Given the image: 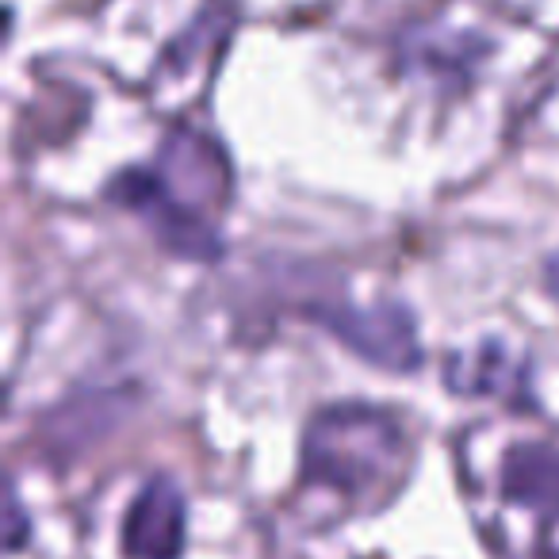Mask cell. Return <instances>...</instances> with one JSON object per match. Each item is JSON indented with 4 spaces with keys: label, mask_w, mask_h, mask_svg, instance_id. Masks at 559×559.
Returning a JSON list of instances; mask_svg holds the SVG:
<instances>
[{
    "label": "cell",
    "mask_w": 559,
    "mask_h": 559,
    "mask_svg": "<svg viewBox=\"0 0 559 559\" xmlns=\"http://www.w3.org/2000/svg\"><path fill=\"white\" fill-rule=\"evenodd\" d=\"M502 490L510 502L559 518V449L528 441L510 449L502 464Z\"/></svg>",
    "instance_id": "obj_5"
},
{
    "label": "cell",
    "mask_w": 559,
    "mask_h": 559,
    "mask_svg": "<svg viewBox=\"0 0 559 559\" xmlns=\"http://www.w3.org/2000/svg\"><path fill=\"white\" fill-rule=\"evenodd\" d=\"M449 388L464 391V395L518 399L525 395V365L506 345L490 342L479 345V353H472V357L449 360Z\"/></svg>",
    "instance_id": "obj_6"
},
{
    "label": "cell",
    "mask_w": 559,
    "mask_h": 559,
    "mask_svg": "<svg viewBox=\"0 0 559 559\" xmlns=\"http://www.w3.org/2000/svg\"><path fill=\"white\" fill-rule=\"evenodd\" d=\"M226 157L207 134L177 131L162 146L154 169H127L111 180L108 195L139 211L157 238L180 257L218 261L223 241L207 223V211L226 200Z\"/></svg>",
    "instance_id": "obj_1"
},
{
    "label": "cell",
    "mask_w": 559,
    "mask_h": 559,
    "mask_svg": "<svg viewBox=\"0 0 559 559\" xmlns=\"http://www.w3.org/2000/svg\"><path fill=\"white\" fill-rule=\"evenodd\" d=\"M24 540H27V521H24V510H20L16 487L9 483V495H4V548L20 551Z\"/></svg>",
    "instance_id": "obj_7"
},
{
    "label": "cell",
    "mask_w": 559,
    "mask_h": 559,
    "mask_svg": "<svg viewBox=\"0 0 559 559\" xmlns=\"http://www.w3.org/2000/svg\"><path fill=\"white\" fill-rule=\"evenodd\" d=\"M411 444L388 411L330 406L314 414L304 437V479L345 498H380L403 479Z\"/></svg>",
    "instance_id": "obj_2"
},
{
    "label": "cell",
    "mask_w": 559,
    "mask_h": 559,
    "mask_svg": "<svg viewBox=\"0 0 559 559\" xmlns=\"http://www.w3.org/2000/svg\"><path fill=\"white\" fill-rule=\"evenodd\" d=\"M544 284H548V292L559 299V253H551L548 264H544Z\"/></svg>",
    "instance_id": "obj_8"
},
{
    "label": "cell",
    "mask_w": 559,
    "mask_h": 559,
    "mask_svg": "<svg viewBox=\"0 0 559 559\" xmlns=\"http://www.w3.org/2000/svg\"><path fill=\"white\" fill-rule=\"evenodd\" d=\"M188 510L185 495L173 479H150L134 495L123 518V551L127 559H180L185 551Z\"/></svg>",
    "instance_id": "obj_4"
},
{
    "label": "cell",
    "mask_w": 559,
    "mask_h": 559,
    "mask_svg": "<svg viewBox=\"0 0 559 559\" xmlns=\"http://www.w3.org/2000/svg\"><path fill=\"white\" fill-rule=\"evenodd\" d=\"M314 322L326 326L345 349L365 357L368 365L388 368V372H411V368H418V360H421L414 319H411V311L399 304L314 307Z\"/></svg>",
    "instance_id": "obj_3"
}]
</instances>
